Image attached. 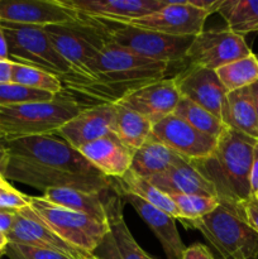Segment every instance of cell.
<instances>
[{"mask_svg":"<svg viewBox=\"0 0 258 259\" xmlns=\"http://www.w3.org/2000/svg\"><path fill=\"white\" fill-rule=\"evenodd\" d=\"M5 252H7V248H0V258L5 254Z\"/></svg>","mask_w":258,"mask_h":259,"instance_id":"48","label":"cell"},{"mask_svg":"<svg viewBox=\"0 0 258 259\" xmlns=\"http://www.w3.org/2000/svg\"><path fill=\"white\" fill-rule=\"evenodd\" d=\"M218 13L235 34L258 32V0H223Z\"/></svg>","mask_w":258,"mask_h":259,"instance_id":"28","label":"cell"},{"mask_svg":"<svg viewBox=\"0 0 258 259\" xmlns=\"http://www.w3.org/2000/svg\"><path fill=\"white\" fill-rule=\"evenodd\" d=\"M116 113L113 103L88 106L56 133L70 146L78 149L90 142L115 133Z\"/></svg>","mask_w":258,"mask_h":259,"instance_id":"18","label":"cell"},{"mask_svg":"<svg viewBox=\"0 0 258 259\" xmlns=\"http://www.w3.org/2000/svg\"><path fill=\"white\" fill-rule=\"evenodd\" d=\"M91 254H88V255H82V257H80L78 259H89V257H90Z\"/></svg>","mask_w":258,"mask_h":259,"instance_id":"49","label":"cell"},{"mask_svg":"<svg viewBox=\"0 0 258 259\" xmlns=\"http://www.w3.org/2000/svg\"><path fill=\"white\" fill-rule=\"evenodd\" d=\"M111 190L99 194L75 189H48L43 192L42 197L58 206L89 215L98 222L108 223L105 202Z\"/></svg>","mask_w":258,"mask_h":259,"instance_id":"23","label":"cell"},{"mask_svg":"<svg viewBox=\"0 0 258 259\" xmlns=\"http://www.w3.org/2000/svg\"><path fill=\"white\" fill-rule=\"evenodd\" d=\"M181 159L185 158L149 136L143 146L134 152L131 171L138 175L139 177L151 179L166 172L167 169L179 163Z\"/></svg>","mask_w":258,"mask_h":259,"instance_id":"24","label":"cell"},{"mask_svg":"<svg viewBox=\"0 0 258 259\" xmlns=\"http://www.w3.org/2000/svg\"><path fill=\"white\" fill-rule=\"evenodd\" d=\"M7 238L8 243L51 249L68 255L73 259L88 255L63 242L42 220L35 217L34 212L29 209V206L18 210L17 215H15L14 225H13L12 230L7 235Z\"/></svg>","mask_w":258,"mask_h":259,"instance_id":"19","label":"cell"},{"mask_svg":"<svg viewBox=\"0 0 258 259\" xmlns=\"http://www.w3.org/2000/svg\"><path fill=\"white\" fill-rule=\"evenodd\" d=\"M78 15L111 23H129L158 12L166 0H60Z\"/></svg>","mask_w":258,"mask_h":259,"instance_id":"16","label":"cell"},{"mask_svg":"<svg viewBox=\"0 0 258 259\" xmlns=\"http://www.w3.org/2000/svg\"><path fill=\"white\" fill-rule=\"evenodd\" d=\"M257 259H258V257H257Z\"/></svg>","mask_w":258,"mask_h":259,"instance_id":"54","label":"cell"},{"mask_svg":"<svg viewBox=\"0 0 258 259\" xmlns=\"http://www.w3.org/2000/svg\"><path fill=\"white\" fill-rule=\"evenodd\" d=\"M174 114L184 119L186 123L194 126L196 131L201 132V133L206 134V136L212 137L215 139L219 138L223 131L227 128V125L220 119H218L211 113H209L204 108L195 104L194 101L189 100L186 98H182V96L180 99L179 105H177Z\"/></svg>","mask_w":258,"mask_h":259,"instance_id":"30","label":"cell"},{"mask_svg":"<svg viewBox=\"0 0 258 259\" xmlns=\"http://www.w3.org/2000/svg\"><path fill=\"white\" fill-rule=\"evenodd\" d=\"M189 2L192 7L204 10V12L209 13V14H212V13L219 10L223 0H211V2H205V0H189Z\"/></svg>","mask_w":258,"mask_h":259,"instance_id":"39","label":"cell"},{"mask_svg":"<svg viewBox=\"0 0 258 259\" xmlns=\"http://www.w3.org/2000/svg\"><path fill=\"white\" fill-rule=\"evenodd\" d=\"M106 215L109 230L93 255L99 259H151L139 247L123 218V201L115 190L106 196Z\"/></svg>","mask_w":258,"mask_h":259,"instance_id":"13","label":"cell"},{"mask_svg":"<svg viewBox=\"0 0 258 259\" xmlns=\"http://www.w3.org/2000/svg\"><path fill=\"white\" fill-rule=\"evenodd\" d=\"M186 229L199 230L223 259H257L258 233L247 224L238 205L219 202L196 220H180Z\"/></svg>","mask_w":258,"mask_h":259,"instance_id":"6","label":"cell"},{"mask_svg":"<svg viewBox=\"0 0 258 259\" xmlns=\"http://www.w3.org/2000/svg\"><path fill=\"white\" fill-rule=\"evenodd\" d=\"M108 179H120L131 169L134 152L121 143L115 133L99 138L77 149Z\"/></svg>","mask_w":258,"mask_h":259,"instance_id":"20","label":"cell"},{"mask_svg":"<svg viewBox=\"0 0 258 259\" xmlns=\"http://www.w3.org/2000/svg\"><path fill=\"white\" fill-rule=\"evenodd\" d=\"M9 187H12V185L8 182V180L3 175H0V189H9Z\"/></svg>","mask_w":258,"mask_h":259,"instance_id":"46","label":"cell"},{"mask_svg":"<svg viewBox=\"0 0 258 259\" xmlns=\"http://www.w3.org/2000/svg\"><path fill=\"white\" fill-rule=\"evenodd\" d=\"M101 104L115 103L128 91L166 78L169 63L142 57L110 40L95 61Z\"/></svg>","mask_w":258,"mask_h":259,"instance_id":"4","label":"cell"},{"mask_svg":"<svg viewBox=\"0 0 258 259\" xmlns=\"http://www.w3.org/2000/svg\"><path fill=\"white\" fill-rule=\"evenodd\" d=\"M106 37L118 47L128 50L142 57L176 63L185 61L195 37H175L152 30L141 29L124 23H111L99 20Z\"/></svg>","mask_w":258,"mask_h":259,"instance_id":"9","label":"cell"},{"mask_svg":"<svg viewBox=\"0 0 258 259\" xmlns=\"http://www.w3.org/2000/svg\"><path fill=\"white\" fill-rule=\"evenodd\" d=\"M20 254L25 259H73L62 253L55 252L51 249H43V248L30 247V245H20L10 243Z\"/></svg>","mask_w":258,"mask_h":259,"instance_id":"35","label":"cell"},{"mask_svg":"<svg viewBox=\"0 0 258 259\" xmlns=\"http://www.w3.org/2000/svg\"><path fill=\"white\" fill-rule=\"evenodd\" d=\"M9 60V53H8V45L5 35L3 33L2 28H0V61H8Z\"/></svg>","mask_w":258,"mask_h":259,"instance_id":"43","label":"cell"},{"mask_svg":"<svg viewBox=\"0 0 258 259\" xmlns=\"http://www.w3.org/2000/svg\"><path fill=\"white\" fill-rule=\"evenodd\" d=\"M5 254L9 257V259H25L19 252H18L17 249H15L14 247H13L12 244H10V243H8L7 252H5Z\"/></svg>","mask_w":258,"mask_h":259,"instance_id":"44","label":"cell"},{"mask_svg":"<svg viewBox=\"0 0 258 259\" xmlns=\"http://www.w3.org/2000/svg\"><path fill=\"white\" fill-rule=\"evenodd\" d=\"M174 80L182 98L194 101L223 121L228 91L215 71L189 66L177 73Z\"/></svg>","mask_w":258,"mask_h":259,"instance_id":"15","label":"cell"},{"mask_svg":"<svg viewBox=\"0 0 258 259\" xmlns=\"http://www.w3.org/2000/svg\"><path fill=\"white\" fill-rule=\"evenodd\" d=\"M253 196H254V197H255V199H257V200H258V191H257V192H255V194H254V195H253Z\"/></svg>","mask_w":258,"mask_h":259,"instance_id":"51","label":"cell"},{"mask_svg":"<svg viewBox=\"0 0 258 259\" xmlns=\"http://www.w3.org/2000/svg\"><path fill=\"white\" fill-rule=\"evenodd\" d=\"M15 210H0V234L7 237L15 222Z\"/></svg>","mask_w":258,"mask_h":259,"instance_id":"38","label":"cell"},{"mask_svg":"<svg viewBox=\"0 0 258 259\" xmlns=\"http://www.w3.org/2000/svg\"><path fill=\"white\" fill-rule=\"evenodd\" d=\"M57 52L71 66L75 77L63 83V93H80L100 100L95 61L109 39L99 20L81 17L80 20L45 27Z\"/></svg>","mask_w":258,"mask_h":259,"instance_id":"3","label":"cell"},{"mask_svg":"<svg viewBox=\"0 0 258 259\" xmlns=\"http://www.w3.org/2000/svg\"><path fill=\"white\" fill-rule=\"evenodd\" d=\"M238 209L247 224L258 233V200L254 196L249 197L245 201L238 204Z\"/></svg>","mask_w":258,"mask_h":259,"instance_id":"36","label":"cell"},{"mask_svg":"<svg viewBox=\"0 0 258 259\" xmlns=\"http://www.w3.org/2000/svg\"><path fill=\"white\" fill-rule=\"evenodd\" d=\"M209 15V13L192 7L189 0H166V7L158 12L124 24L175 37H195L204 30Z\"/></svg>","mask_w":258,"mask_h":259,"instance_id":"11","label":"cell"},{"mask_svg":"<svg viewBox=\"0 0 258 259\" xmlns=\"http://www.w3.org/2000/svg\"><path fill=\"white\" fill-rule=\"evenodd\" d=\"M252 53L242 35L235 34L228 28L209 29L195 35L185 61L189 66L217 71Z\"/></svg>","mask_w":258,"mask_h":259,"instance_id":"10","label":"cell"},{"mask_svg":"<svg viewBox=\"0 0 258 259\" xmlns=\"http://www.w3.org/2000/svg\"><path fill=\"white\" fill-rule=\"evenodd\" d=\"M80 19L60 0H0V22L47 27Z\"/></svg>","mask_w":258,"mask_h":259,"instance_id":"17","label":"cell"},{"mask_svg":"<svg viewBox=\"0 0 258 259\" xmlns=\"http://www.w3.org/2000/svg\"><path fill=\"white\" fill-rule=\"evenodd\" d=\"M28 206V196L23 195L14 187L0 189V209L2 210H18Z\"/></svg>","mask_w":258,"mask_h":259,"instance_id":"34","label":"cell"},{"mask_svg":"<svg viewBox=\"0 0 258 259\" xmlns=\"http://www.w3.org/2000/svg\"><path fill=\"white\" fill-rule=\"evenodd\" d=\"M151 136L187 161H197L210 156L218 142V139L196 131L175 114L153 124Z\"/></svg>","mask_w":258,"mask_h":259,"instance_id":"12","label":"cell"},{"mask_svg":"<svg viewBox=\"0 0 258 259\" xmlns=\"http://www.w3.org/2000/svg\"><path fill=\"white\" fill-rule=\"evenodd\" d=\"M8 163L4 177L45 192L75 189L88 192L111 190L110 179L56 134L4 139Z\"/></svg>","mask_w":258,"mask_h":259,"instance_id":"1","label":"cell"},{"mask_svg":"<svg viewBox=\"0 0 258 259\" xmlns=\"http://www.w3.org/2000/svg\"><path fill=\"white\" fill-rule=\"evenodd\" d=\"M176 205L180 212V220H196L214 211L219 205L217 197L201 195L167 194Z\"/></svg>","mask_w":258,"mask_h":259,"instance_id":"32","label":"cell"},{"mask_svg":"<svg viewBox=\"0 0 258 259\" xmlns=\"http://www.w3.org/2000/svg\"><path fill=\"white\" fill-rule=\"evenodd\" d=\"M250 190L252 195L258 191V142L254 146L253 151V162H252V172H250Z\"/></svg>","mask_w":258,"mask_h":259,"instance_id":"40","label":"cell"},{"mask_svg":"<svg viewBox=\"0 0 258 259\" xmlns=\"http://www.w3.org/2000/svg\"><path fill=\"white\" fill-rule=\"evenodd\" d=\"M7 163L8 153L4 147V137H3L2 132H0V175H3V176H4L5 168H7Z\"/></svg>","mask_w":258,"mask_h":259,"instance_id":"42","label":"cell"},{"mask_svg":"<svg viewBox=\"0 0 258 259\" xmlns=\"http://www.w3.org/2000/svg\"><path fill=\"white\" fill-rule=\"evenodd\" d=\"M113 104L115 106L116 113V137L120 139L124 146L136 152L149 138L153 124L132 109L125 108L118 103Z\"/></svg>","mask_w":258,"mask_h":259,"instance_id":"27","label":"cell"},{"mask_svg":"<svg viewBox=\"0 0 258 259\" xmlns=\"http://www.w3.org/2000/svg\"><path fill=\"white\" fill-rule=\"evenodd\" d=\"M28 206L63 242L83 254H93L109 230L108 223L58 206L42 196H28Z\"/></svg>","mask_w":258,"mask_h":259,"instance_id":"8","label":"cell"},{"mask_svg":"<svg viewBox=\"0 0 258 259\" xmlns=\"http://www.w3.org/2000/svg\"><path fill=\"white\" fill-rule=\"evenodd\" d=\"M151 259H153V258H151Z\"/></svg>","mask_w":258,"mask_h":259,"instance_id":"53","label":"cell"},{"mask_svg":"<svg viewBox=\"0 0 258 259\" xmlns=\"http://www.w3.org/2000/svg\"><path fill=\"white\" fill-rule=\"evenodd\" d=\"M13 61H0V85L12 82Z\"/></svg>","mask_w":258,"mask_h":259,"instance_id":"41","label":"cell"},{"mask_svg":"<svg viewBox=\"0 0 258 259\" xmlns=\"http://www.w3.org/2000/svg\"><path fill=\"white\" fill-rule=\"evenodd\" d=\"M228 93L249 88L258 81V58L254 53L215 71Z\"/></svg>","mask_w":258,"mask_h":259,"instance_id":"29","label":"cell"},{"mask_svg":"<svg viewBox=\"0 0 258 259\" xmlns=\"http://www.w3.org/2000/svg\"><path fill=\"white\" fill-rule=\"evenodd\" d=\"M56 95L46 91L24 88L17 83H3L0 85V106L18 105L25 103L52 100Z\"/></svg>","mask_w":258,"mask_h":259,"instance_id":"33","label":"cell"},{"mask_svg":"<svg viewBox=\"0 0 258 259\" xmlns=\"http://www.w3.org/2000/svg\"><path fill=\"white\" fill-rule=\"evenodd\" d=\"M85 108L66 93L48 101L0 106V132L4 139L56 134Z\"/></svg>","mask_w":258,"mask_h":259,"instance_id":"5","label":"cell"},{"mask_svg":"<svg viewBox=\"0 0 258 259\" xmlns=\"http://www.w3.org/2000/svg\"><path fill=\"white\" fill-rule=\"evenodd\" d=\"M121 199L133 206L137 214L142 218L144 223L151 228L153 234L161 243L167 259H182L185 244L182 243L180 233L176 227V219L169 217L162 210L147 204L146 201L131 194H119Z\"/></svg>","mask_w":258,"mask_h":259,"instance_id":"21","label":"cell"},{"mask_svg":"<svg viewBox=\"0 0 258 259\" xmlns=\"http://www.w3.org/2000/svg\"><path fill=\"white\" fill-rule=\"evenodd\" d=\"M223 123L258 141V119L250 86L227 94Z\"/></svg>","mask_w":258,"mask_h":259,"instance_id":"25","label":"cell"},{"mask_svg":"<svg viewBox=\"0 0 258 259\" xmlns=\"http://www.w3.org/2000/svg\"><path fill=\"white\" fill-rule=\"evenodd\" d=\"M255 56H257V58H258V55H255Z\"/></svg>","mask_w":258,"mask_h":259,"instance_id":"52","label":"cell"},{"mask_svg":"<svg viewBox=\"0 0 258 259\" xmlns=\"http://www.w3.org/2000/svg\"><path fill=\"white\" fill-rule=\"evenodd\" d=\"M146 180L166 194L201 195V196L217 197L214 186L187 159H181L179 163L163 174Z\"/></svg>","mask_w":258,"mask_h":259,"instance_id":"22","label":"cell"},{"mask_svg":"<svg viewBox=\"0 0 258 259\" xmlns=\"http://www.w3.org/2000/svg\"><path fill=\"white\" fill-rule=\"evenodd\" d=\"M0 210H2V209H0Z\"/></svg>","mask_w":258,"mask_h":259,"instance_id":"55","label":"cell"},{"mask_svg":"<svg viewBox=\"0 0 258 259\" xmlns=\"http://www.w3.org/2000/svg\"><path fill=\"white\" fill-rule=\"evenodd\" d=\"M89 259H99V258H96V257H94V255H93V254H91V255H90V257H89Z\"/></svg>","mask_w":258,"mask_h":259,"instance_id":"50","label":"cell"},{"mask_svg":"<svg viewBox=\"0 0 258 259\" xmlns=\"http://www.w3.org/2000/svg\"><path fill=\"white\" fill-rule=\"evenodd\" d=\"M12 82L24 88L51 93L53 95L63 93V85L57 76L24 63L13 62Z\"/></svg>","mask_w":258,"mask_h":259,"instance_id":"31","label":"cell"},{"mask_svg":"<svg viewBox=\"0 0 258 259\" xmlns=\"http://www.w3.org/2000/svg\"><path fill=\"white\" fill-rule=\"evenodd\" d=\"M257 142L227 126L218 138L217 147L210 156L190 161L214 186L219 202L238 205L253 196L250 172Z\"/></svg>","mask_w":258,"mask_h":259,"instance_id":"2","label":"cell"},{"mask_svg":"<svg viewBox=\"0 0 258 259\" xmlns=\"http://www.w3.org/2000/svg\"><path fill=\"white\" fill-rule=\"evenodd\" d=\"M8 238L4 234H0V248H7Z\"/></svg>","mask_w":258,"mask_h":259,"instance_id":"47","label":"cell"},{"mask_svg":"<svg viewBox=\"0 0 258 259\" xmlns=\"http://www.w3.org/2000/svg\"><path fill=\"white\" fill-rule=\"evenodd\" d=\"M5 35L9 60L24 63L53 73L62 85L75 77L71 66L57 52L46 33L45 27L0 22Z\"/></svg>","mask_w":258,"mask_h":259,"instance_id":"7","label":"cell"},{"mask_svg":"<svg viewBox=\"0 0 258 259\" xmlns=\"http://www.w3.org/2000/svg\"><path fill=\"white\" fill-rule=\"evenodd\" d=\"M181 99L174 77L162 78L124 94L115 103L132 109L156 124L175 113Z\"/></svg>","mask_w":258,"mask_h":259,"instance_id":"14","label":"cell"},{"mask_svg":"<svg viewBox=\"0 0 258 259\" xmlns=\"http://www.w3.org/2000/svg\"><path fill=\"white\" fill-rule=\"evenodd\" d=\"M182 259H214V257L205 245L194 244L185 249Z\"/></svg>","mask_w":258,"mask_h":259,"instance_id":"37","label":"cell"},{"mask_svg":"<svg viewBox=\"0 0 258 259\" xmlns=\"http://www.w3.org/2000/svg\"><path fill=\"white\" fill-rule=\"evenodd\" d=\"M110 184L111 187L118 194L134 195V196L146 201L147 204L164 211L174 219L180 220V212L175 205L174 200L166 192L151 184L148 180L139 177L131 169L120 179H110Z\"/></svg>","mask_w":258,"mask_h":259,"instance_id":"26","label":"cell"},{"mask_svg":"<svg viewBox=\"0 0 258 259\" xmlns=\"http://www.w3.org/2000/svg\"><path fill=\"white\" fill-rule=\"evenodd\" d=\"M250 91H252L253 101H254L255 114H257V119H258V81L255 83H253L252 86H250Z\"/></svg>","mask_w":258,"mask_h":259,"instance_id":"45","label":"cell"}]
</instances>
